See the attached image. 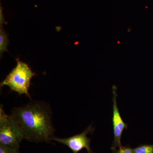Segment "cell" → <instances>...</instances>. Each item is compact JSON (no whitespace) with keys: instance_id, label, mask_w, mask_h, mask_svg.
Returning a JSON list of instances; mask_svg holds the SVG:
<instances>
[{"instance_id":"cell-1","label":"cell","mask_w":153,"mask_h":153,"mask_svg":"<svg viewBox=\"0 0 153 153\" xmlns=\"http://www.w3.org/2000/svg\"><path fill=\"white\" fill-rule=\"evenodd\" d=\"M11 115L21 128L25 139L37 143L52 140L55 128L52 113L43 102H33L15 108Z\"/></svg>"},{"instance_id":"cell-2","label":"cell","mask_w":153,"mask_h":153,"mask_svg":"<svg viewBox=\"0 0 153 153\" xmlns=\"http://www.w3.org/2000/svg\"><path fill=\"white\" fill-rule=\"evenodd\" d=\"M17 65L1 82V87L7 85L11 90L16 91L20 95L25 94L31 98L29 93L30 80L36 75L27 64L17 59Z\"/></svg>"},{"instance_id":"cell-3","label":"cell","mask_w":153,"mask_h":153,"mask_svg":"<svg viewBox=\"0 0 153 153\" xmlns=\"http://www.w3.org/2000/svg\"><path fill=\"white\" fill-rule=\"evenodd\" d=\"M24 134L21 128L11 115L4 111L3 106L0 108V145L19 149Z\"/></svg>"},{"instance_id":"cell-4","label":"cell","mask_w":153,"mask_h":153,"mask_svg":"<svg viewBox=\"0 0 153 153\" xmlns=\"http://www.w3.org/2000/svg\"><path fill=\"white\" fill-rule=\"evenodd\" d=\"M94 130V128L90 125L81 133L66 138H60L54 137L52 140L67 146L73 153H78L84 149H86L88 153H94L90 146L91 140L87 137L88 134L92 133Z\"/></svg>"},{"instance_id":"cell-5","label":"cell","mask_w":153,"mask_h":153,"mask_svg":"<svg viewBox=\"0 0 153 153\" xmlns=\"http://www.w3.org/2000/svg\"><path fill=\"white\" fill-rule=\"evenodd\" d=\"M113 90V115L112 122L113 128L114 139L113 142L111 149L115 150L121 146L122 136L125 129L128 128V125L125 123L121 116L120 113L118 108L117 102V87L114 85L112 87Z\"/></svg>"},{"instance_id":"cell-6","label":"cell","mask_w":153,"mask_h":153,"mask_svg":"<svg viewBox=\"0 0 153 153\" xmlns=\"http://www.w3.org/2000/svg\"><path fill=\"white\" fill-rule=\"evenodd\" d=\"M8 35L4 30L3 26L0 27V53L1 57L3 53L8 51L9 45Z\"/></svg>"},{"instance_id":"cell-7","label":"cell","mask_w":153,"mask_h":153,"mask_svg":"<svg viewBox=\"0 0 153 153\" xmlns=\"http://www.w3.org/2000/svg\"><path fill=\"white\" fill-rule=\"evenodd\" d=\"M134 153H153V144H143L133 149Z\"/></svg>"},{"instance_id":"cell-8","label":"cell","mask_w":153,"mask_h":153,"mask_svg":"<svg viewBox=\"0 0 153 153\" xmlns=\"http://www.w3.org/2000/svg\"><path fill=\"white\" fill-rule=\"evenodd\" d=\"M0 153H20L19 149L0 145Z\"/></svg>"},{"instance_id":"cell-9","label":"cell","mask_w":153,"mask_h":153,"mask_svg":"<svg viewBox=\"0 0 153 153\" xmlns=\"http://www.w3.org/2000/svg\"><path fill=\"white\" fill-rule=\"evenodd\" d=\"M113 153H134L133 149L131 148L129 146H121L115 150L113 151Z\"/></svg>"},{"instance_id":"cell-10","label":"cell","mask_w":153,"mask_h":153,"mask_svg":"<svg viewBox=\"0 0 153 153\" xmlns=\"http://www.w3.org/2000/svg\"><path fill=\"white\" fill-rule=\"evenodd\" d=\"M5 24H7V22H6L4 19L3 14V9L2 7H1V10H0V25H1V26H3V25H5Z\"/></svg>"}]
</instances>
